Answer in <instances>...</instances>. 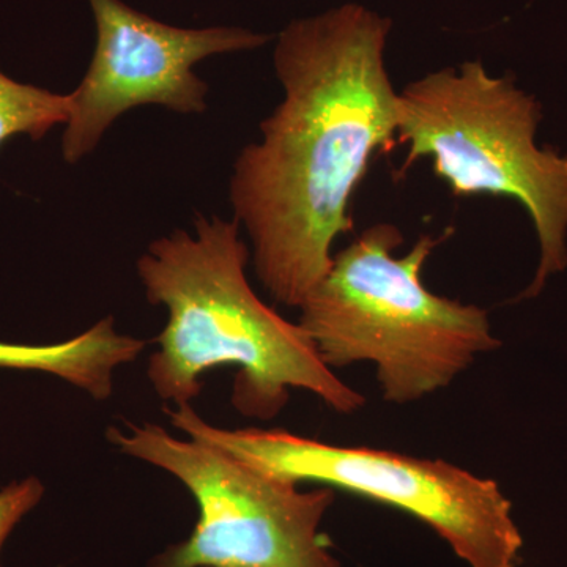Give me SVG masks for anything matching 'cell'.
<instances>
[{
  "label": "cell",
  "mask_w": 567,
  "mask_h": 567,
  "mask_svg": "<svg viewBox=\"0 0 567 567\" xmlns=\"http://www.w3.org/2000/svg\"><path fill=\"white\" fill-rule=\"evenodd\" d=\"M393 21L344 3L289 22L274 51L284 99L238 155L235 221L276 303L300 308L352 233L354 193L377 153L398 145V99L385 63Z\"/></svg>",
  "instance_id": "cell-1"
},
{
  "label": "cell",
  "mask_w": 567,
  "mask_h": 567,
  "mask_svg": "<svg viewBox=\"0 0 567 567\" xmlns=\"http://www.w3.org/2000/svg\"><path fill=\"white\" fill-rule=\"evenodd\" d=\"M248 245L235 221L197 215L194 234L175 230L137 260L145 297L164 306L167 323L155 339L147 379L174 406L193 404L208 371L235 368L233 406L270 421L293 390L308 391L341 415L365 399L323 363L300 323L279 316L246 276Z\"/></svg>",
  "instance_id": "cell-2"
},
{
  "label": "cell",
  "mask_w": 567,
  "mask_h": 567,
  "mask_svg": "<svg viewBox=\"0 0 567 567\" xmlns=\"http://www.w3.org/2000/svg\"><path fill=\"white\" fill-rule=\"evenodd\" d=\"M451 233L423 235L395 257L404 235L380 223L334 254L298 308V323L328 368L371 363L383 399L406 405L445 390L480 354L502 347L486 309L424 286V264Z\"/></svg>",
  "instance_id": "cell-3"
},
{
  "label": "cell",
  "mask_w": 567,
  "mask_h": 567,
  "mask_svg": "<svg viewBox=\"0 0 567 567\" xmlns=\"http://www.w3.org/2000/svg\"><path fill=\"white\" fill-rule=\"evenodd\" d=\"M540 118L535 96L481 61L432 71L398 99L395 141L409 147L398 177L429 158L454 196L511 197L528 212L540 259L517 300L537 297L567 267V156L537 147Z\"/></svg>",
  "instance_id": "cell-4"
},
{
  "label": "cell",
  "mask_w": 567,
  "mask_h": 567,
  "mask_svg": "<svg viewBox=\"0 0 567 567\" xmlns=\"http://www.w3.org/2000/svg\"><path fill=\"white\" fill-rule=\"evenodd\" d=\"M171 424L246 464L404 511L429 525L470 567H517L524 547L513 505L494 480L442 458L336 446L282 429H224L193 405L164 410Z\"/></svg>",
  "instance_id": "cell-5"
},
{
  "label": "cell",
  "mask_w": 567,
  "mask_h": 567,
  "mask_svg": "<svg viewBox=\"0 0 567 567\" xmlns=\"http://www.w3.org/2000/svg\"><path fill=\"white\" fill-rule=\"evenodd\" d=\"M125 456L169 473L196 499L192 535L148 567H342L323 535L333 488L301 484L246 464L203 440L175 439L155 423L107 429Z\"/></svg>",
  "instance_id": "cell-6"
},
{
  "label": "cell",
  "mask_w": 567,
  "mask_h": 567,
  "mask_svg": "<svg viewBox=\"0 0 567 567\" xmlns=\"http://www.w3.org/2000/svg\"><path fill=\"white\" fill-rule=\"evenodd\" d=\"M95 51L87 73L71 92L62 156L80 163L95 151L122 114L156 104L178 114H203L208 85L194 65L218 54L259 50L267 33L244 28L183 29L134 10L123 0H89Z\"/></svg>",
  "instance_id": "cell-7"
},
{
  "label": "cell",
  "mask_w": 567,
  "mask_h": 567,
  "mask_svg": "<svg viewBox=\"0 0 567 567\" xmlns=\"http://www.w3.org/2000/svg\"><path fill=\"white\" fill-rule=\"evenodd\" d=\"M147 342L118 333L114 319L99 323L58 344L29 346L0 342V368L43 372L84 391L95 401L114 393L118 369L133 363Z\"/></svg>",
  "instance_id": "cell-8"
},
{
  "label": "cell",
  "mask_w": 567,
  "mask_h": 567,
  "mask_svg": "<svg viewBox=\"0 0 567 567\" xmlns=\"http://www.w3.org/2000/svg\"><path fill=\"white\" fill-rule=\"evenodd\" d=\"M71 115V96L11 80L0 70V147L11 137L40 141Z\"/></svg>",
  "instance_id": "cell-9"
},
{
  "label": "cell",
  "mask_w": 567,
  "mask_h": 567,
  "mask_svg": "<svg viewBox=\"0 0 567 567\" xmlns=\"http://www.w3.org/2000/svg\"><path fill=\"white\" fill-rule=\"evenodd\" d=\"M44 496L43 483L35 476L13 481L0 488V554L22 518L40 505ZM0 567L2 563H0Z\"/></svg>",
  "instance_id": "cell-10"
}]
</instances>
